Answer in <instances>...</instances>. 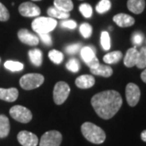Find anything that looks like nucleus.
Instances as JSON below:
<instances>
[{"mask_svg": "<svg viewBox=\"0 0 146 146\" xmlns=\"http://www.w3.org/2000/svg\"><path fill=\"white\" fill-rule=\"evenodd\" d=\"M123 99L119 92L106 90L95 94L91 99L96 114L103 119H110L119 110Z\"/></svg>", "mask_w": 146, "mask_h": 146, "instance_id": "f257e3e1", "label": "nucleus"}, {"mask_svg": "<svg viewBox=\"0 0 146 146\" xmlns=\"http://www.w3.org/2000/svg\"><path fill=\"white\" fill-rule=\"evenodd\" d=\"M81 132L87 141L96 145L102 144L106 137L104 131L90 122H85L82 124Z\"/></svg>", "mask_w": 146, "mask_h": 146, "instance_id": "f03ea898", "label": "nucleus"}, {"mask_svg": "<svg viewBox=\"0 0 146 146\" xmlns=\"http://www.w3.org/2000/svg\"><path fill=\"white\" fill-rule=\"evenodd\" d=\"M57 26V21L51 17H36L32 23L33 31L38 34L49 33Z\"/></svg>", "mask_w": 146, "mask_h": 146, "instance_id": "7ed1b4c3", "label": "nucleus"}, {"mask_svg": "<svg viewBox=\"0 0 146 146\" xmlns=\"http://www.w3.org/2000/svg\"><path fill=\"white\" fill-rule=\"evenodd\" d=\"M44 76L38 73H29L24 75L20 80V85L25 90H32L40 87L44 82Z\"/></svg>", "mask_w": 146, "mask_h": 146, "instance_id": "20e7f679", "label": "nucleus"}, {"mask_svg": "<svg viewBox=\"0 0 146 146\" xmlns=\"http://www.w3.org/2000/svg\"><path fill=\"white\" fill-rule=\"evenodd\" d=\"M9 113L12 119L22 123H28L33 119L31 111L23 106L16 105L12 106L10 109Z\"/></svg>", "mask_w": 146, "mask_h": 146, "instance_id": "39448f33", "label": "nucleus"}, {"mask_svg": "<svg viewBox=\"0 0 146 146\" xmlns=\"http://www.w3.org/2000/svg\"><path fill=\"white\" fill-rule=\"evenodd\" d=\"M70 94V87L64 81H58L53 91V98L56 105H62L67 100Z\"/></svg>", "mask_w": 146, "mask_h": 146, "instance_id": "423d86ee", "label": "nucleus"}, {"mask_svg": "<svg viewBox=\"0 0 146 146\" xmlns=\"http://www.w3.org/2000/svg\"><path fill=\"white\" fill-rule=\"evenodd\" d=\"M62 139V134L59 131H49L42 135L39 146H60Z\"/></svg>", "mask_w": 146, "mask_h": 146, "instance_id": "0eeeda50", "label": "nucleus"}, {"mask_svg": "<svg viewBox=\"0 0 146 146\" xmlns=\"http://www.w3.org/2000/svg\"><path fill=\"white\" fill-rule=\"evenodd\" d=\"M126 98L130 106H135L140 101L141 90L140 88L134 83L127 84L126 86Z\"/></svg>", "mask_w": 146, "mask_h": 146, "instance_id": "6e6552de", "label": "nucleus"}, {"mask_svg": "<svg viewBox=\"0 0 146 146\" xmlns=\"http://www.w3.org/2000/svg\"><path fill=\"white\" fill-rule=\"evenodd\" d=\"M19 12L25 17H36L40 16L41 9L38 6L31 2H25L21 3L19 7Z\"/></svg>", "mask_w": 146, "mask_h": 146, "instance_id": "1a4fd4ad", "label": "nucleus"}, {"mask_svg": "<svg viewBox=\"0 0 146 146\" xmlns=\"http://www.w3.org/2000/svg\"><path fill=\"white\" fill-rule=\"evenodd\" d=\"M17 140L22 146H36L38 145L37 136L28 131H21L17 135Z\"/></svg>", "mask_w": 146, "mask_h": 146, "instance_id": "9d476101", "label": "nucleus"}, {"mask_svg": "<svg viewBox=\"0 0 146 146\" xmlns=\"http://www.w3.org/2000/svg\"><path fill=\"white\" fill-rule=\"evenodd\" d=\"M18 38L24 44H26L31 46H36L39 43V38L34 34H32L30 32L25 29H22L18 32Z\"/></svg>", "mask_w": 146, "mask_h": 146, "instance_id": "9b49d317", "label": "nucleus"}, {"mask_svg": "<svg viewBox=\"0 0 146 146\" xmlns=\"http://www.w3.org/2000/svg\"><path fill=\"white\" fill-rule=\"evenodd\" d=\"M113 21L118 26L121 28L132 26L135 24V19L132 16L124 13L117 14L113 17Z\"/></svg>", "mask_w": 146, "mask_h": 146, "instance_id": "f8f14e48", "label": "nucleus"}, {"mask_svg": "<svg viewBox=\"0 0 146 146\" xmlns=\"http://www.w3.org/2000/svg\"><path fill=\"white\" fill-rule=\"evenodd\" d=\"M138 55H139V50L136 47H132L127 50L124 57V65L127 68H132L136 66L137 60H138Z\"/></svg>", "mask_w": 146, "mask_h": 146, "instance_id": "ddd939ff", "label": "nucleus"}, {"mask_svg": "<svg viewBox=\"0 0 146 146\" xmlns=\"http://www.w3.org/2000/svg\"><path fill=\"white\" fill-rule=\"evenodd\" d=\"M19 96V91L16 88L3 89L0 88V99L8 102H15Z\"/></svg>", "mask_w": 146, "mask_h": 146, "instance_id": "4468645a", "label": "nucleus"}, {"mask_svg": "<svg viewBox=\"0 0 146 146\" xmlns=\"http://www.w3.org/2000/svg\"><path fill=\"white\" fill-rule=\"evenodd\" d=\"M76 85L80 89H89L95 84V78L92 75H82L76 78Z\"/></svg>", "mask_w": 146, "mask_h": 146, "instance_id": "2eb2a0df", "label": "nucleus"}, {"mask_svg": "<svg viewBox=\"0 0 146 146\" xmlns=\"http://www.w3.org/2000/svg\"><path fill=\"white\" fill-rule=\"evenodd\" d=\"M127 8L134 14H141L145 10V0H127Z\"/></svg>", "mask_w": 146, "mask_h": 146, "instance_id": "dca6fc26", "label": "nucleus"}, {"mask_svg": "<svg viewBox=\"0 0 146 146\" xmlns=\"http://www.w3.org/2000/svg\"><path fill=\"white\" fill-rule=\"evenodd\" d=\"M90 72L93 75L100 76L103 77H110L113 74V70L108 65H102L99 64L96 68H90Z\"/></svg>", "mask_w": 146, "mask_h": 146, "instance_id": "f3484780", "label": "nucleus"}, {"mask_svg": "<svg viewBox=\"0 0 146 146\" xmlns=\"http://www.w3.org/2000/svg\"><path fill=\"white\" fill-rule=\"evenodd\" d=\"M10 132V122L4 115H0V138H5Z\"/></svg>", "mask_w": 146, "mask_h": 146, "instance_id": "a211bd4d", "label": "nucleus"}, {"mask_svg": "<svg viewBox=\"0 0 146 146\" xmlns=\"http://www.w3.org/2000/svg\"><path fill=\"white\" fill-rule=\"evenodd\" d=\"M47 14L51 18H54V19L56 18V19H60V20H67L70 16L69 12H66V11L59 10L54 6L48 8Z\"/></svg>", "mask_w": 146, "mask_h": 146, "instance_id": "6ab92c4d", "label": "nucleus"}, {"mask_svg": "<svg viewBox=\"0 0 146 146\" xmlns=\"http://www.w3.org/2000/svg\"><path fill=\"white\" fill-rule=\"evenodd\" d=\"M29 57L33 65L40 67L42 63V52L39 49H33L29 51Z\"/></svg>", "mask_w": 146, "mask_h": 146, "instance_id": "aec40b11", "label": "nucleus"}, {"mask_svg": "<svg viewBox=\"0 0 146 146\" xmlns=\"http://www.w3.org/2000/svg\"><path fill=\"white\" fill-rule=\"evenodd\" d=\"M122 58H123L122 52L119 50H115L106 54L103 57V61L107 64H114L119 62Z\"/></svg>", "mask_w": 146, "mask_h": 146, "instance_id": "412c9836", "label": "nucleus"}, {"mask_svg": "<svg viewBox=\"0 0 146 146\" xmlns=\"http://www.w3.org/2000/svg\"><path fill=\"white\" fill-rule=\"evenodd\" d=\"M54 7L59 10L70 12L73 9V3L72 0H54Z\"/></svg>", "mask_w": 146, "mask_h": 146, "instance_id": "4be33fe9", "label": "nucleus"}, {"mask_svg": "<svg viewBox=\"0 0 146 146\" xmlns=\"http://www.w3.org/2000/svg\"><path fill=\"white\" fill-rule=\"evenodd\" d=\"M80 56L84 61V63H88V62L91 61L92 59H94V58L96 57L95 50L90 46L83 47L80 50Z\"/></svg>", "mask_w": 146, "mask_h": 146, "instance_id": "5701e85b", "label": "nucleus"}, {"mask_svg": "<svg viewBox=\"0 0 146 146\" xmlns=\"http://www.w3.org/2000/svg\"><path fill=\"white\" fill-rule=\"evenodd\" d=\"M111 7V3L110 0H101L96 6V11L99 14H104L107 12Z\"/></svg>", "mask_w": 146, "mask_h": 146, "instance_id": "b1692460", "label": "nucleus"}, {"mask_svg": "<svg viewBox=\"0 0 146 146\" xmlns=\"http://www.w3.org/2000/svg\"><path fill=\"white\" fill-rule=\"evenodd\" d=\"M4 67L7 69L10 70L11 72H20L22 71L24 68V65L20 62L17 61H11V60H8L4 63Z\"/></svg>", "mask_w": 146, "mask_h": 146, "instance_id": "393cba45", "label": "nucleus"}, {"mask_svg": "<svg viewBox=\"0 0 146 146\" xmlns=\"http://www.w3.org/2000/svg\"><path fill=\"white\" fill-rule=\"evenodd\" d=\"M136 66L140 69L146 68V46L142 47L140 50Z\"/></svg>", "mask_w": 146, "mask_h": 146, "instance_id": "a878e982", "label": "nucleus"}, {"mask_svg": "<svg viewBox=\"0 0 146 146\" xmlns=\"http://www.w3.org/2000/svg\"><path fill=\"white\" fill-rule=\"evenodd\" d=\"M49 58L54 63L60 64L63 60V53L58 50H52L49 52Z\"/></svg>", "mask_w": 146, "mask_h": 146, "instance_id": "bb28decb", "label": "nucleus"}, {"mask_svg": "<svg viewBox=\"0 0 146 146\" xmlns=\"http://www.w3.org/2000/svg\"><path fill=\"white\" fill-rule=\"evenodd\" d=\"M101 45L104 50H109L110 49V38L108 32L103 31L101 34Z\"/></svg>", "mask_w": 146, "mask_h": 146, "instance_id": "cd10ccee", "label": "nucleus"}, {"mask_svg": "<svg viewBox=\"0 0 146 146\" xmlns=\"http://www.w3.org/2000/svg\"><path fill=\"white\" fill-rule=\"evenodd\" d=\"M80 33L84 38H89L92 35L93 28L88 23H83L80 26Z\"/></svg>", "mask_w": 146, "mask_h": 146, "instance_id": "c85d7f7f", "label": "nucleus"}, {"mask_svg": "<svg viewBox=\"0 0 146 146\" xmlns=\"http://www.w3.org/2000/svg\"><path fill=\"white\" fill-rule=\"evenodd\" d=\"M66 68H68L70 72L74 73L78 72L80 68V64L76 58H71L66 64Z\"/></svg>", "mask_w": 146, "mask_h": 146, "instance_id": "c756f323", "label": "nucleus"}, {"mask_svg": "<svg viewBox=\"0 0 146 146\" xmlns=\"http://www.w3.org/2000/svg\"><path fill=\"white\" fill-rule=\"evenodd\" d=\"M79 10L85 18H89L93 15V8L88 3H82L81 5H80Z\"/></svg>", "mask_w": 146, "mask_h": 146, "instance_id": "7c9ffc66", "label": "nucleus"}, {"mask_svg": "<svg viewBox=\"0 0 146 146\" xmlns=\"http://www.w3.org/2000/svg\"><path fill=\"white\" fill-rule=\"evenodd\" d=\"M10 18V14L9 11L7 9L5 6L3 5L2 3H0V21H7Z\"/></svg>", "mask_w": 146, "mask_h": 146, "instance_id": "2f4dec72", "label": "nucleus"}, {"mask_svg": "<svg viewBox=\"0 0 146 146\" xmlns=\"http://www.w3.org/2000/svg\"><path fill=\"white\" fill-rule=\"evenodd\" d=\"M144 41V35L141 32H135L131 36V42L135 46H140Z\"/></svg>", "mask_w": 146, "mask_h": 146, "instance_id": "473e14b6", "label": "nucleus"}, {"mask_svg": "<svg viewBox=\"0 0 146 146\" xmlns=\"http://www.w3.org/2000/svg\"><path fill=\"white\" fill-rule=\"evenodd\" d=\"M81 50V45L79 43H75V44H72L69 45L66 47V52L69 54H76L78 51H80Z\"/></svg>", "mask_w": 146, "mask_h": 146, "instance_id": "72a5a7b5", "label": "nucleus"}, {"mask_svg": "<svg viewBox=\"0 0 146 146\" xmlns=\"http://www.w3.org/2000/svg\"><path fill=\"white\" fill-rule=\"evenodd\" d=\"M76 22L72 20H67V21H63L61 22V27L62 28H66L69 29H74L76 28Z\"/></svg>", "mask_w": 146, "mask_h": 146, "instance_id": "f704fd0d", "label": "nucleus"}, {"mask_svg": "<svg viewBox=\"0 0 146 146\" xmlns=\"http://www.w3.org/2000/svg\"><path fill=\"white\" fill-rule=\"evenodd\" d=\"M40 38L42 40V42L47 46H51L52 45V39L51 36H50L49 33H44V34H39Z\"/></svg>", "mask_w": 146, "mask_h": 146, "instance_id": "c9c22d12", "label": "nucleus"}, {"mask_svg": "<svg viewBox=\"0 0 146 146\" xmlns=\"http://www.w3.org/2000/svg\"><path fill=\"white\" fill-rule=\"evenodd\" d=\"M87 64V66L89 67V68H96L97 66H98L100 63H99V60L98 59V58L95 57L94 59H92L91 61H89L88 63H86Z\"/></svg>", "mask_w": 146, "mask_h": 146, "instance_id": "e433bc0d", "label": "nucleus"}, {"mask_svg": "<svg viewBox=\"0 0 146 146\" xmlns=\"http://www.w3.org/2000/svg\"><path fill=\"white\" fill-rule=\"evenodd\" d=\"M141 80H142L145 83H146V68L142 72V73H141Z\"/></svg>", "mask_w": 146, "mask_h": 146, "instance_id": "4c0bfd02", "label": "nucleus"}, {"mask_svg": "<svg viewBox=\"0 0 146 146\" xmlns=\"http://www.w3.org/2000/svg\"><path fill=\"white\" fill-rule=\"evenodd\" d=\"M141 140H142V141L146 142V130L143 131L141 132Z\"/></svg>", "mask_w": 146, "mask_h": 146, "instance_id": "58836bf2", "label": "nucleus"}, {"mask_svg": "<svg viewBox=\"0 0 146 146\" xmlns=\"http://www.w3.org/2000/svg\"><path fill=\"white\" fill-rule=\"evenodd\" d=\"M32 1H34V2H36V1H41V0H32Z\"/></svg>", "mask_w": 146, "mask_h": 146, "instance_id": "ea45409f", "label": "nucleus"}, {"mask_svg": "<svg viewBox=\"0 0 146 146\" xmlns=\"http://www.w3.org/2000/svg\"><path fill=\"white\" fill-rule=\"evenodd\" d=\"M145 43H146V40H145Z\"/></svg>", "mask_w": 146, "mask_h": 146, "instance_id": "a19ab883", "label": "nucleus"}]
</instances>
